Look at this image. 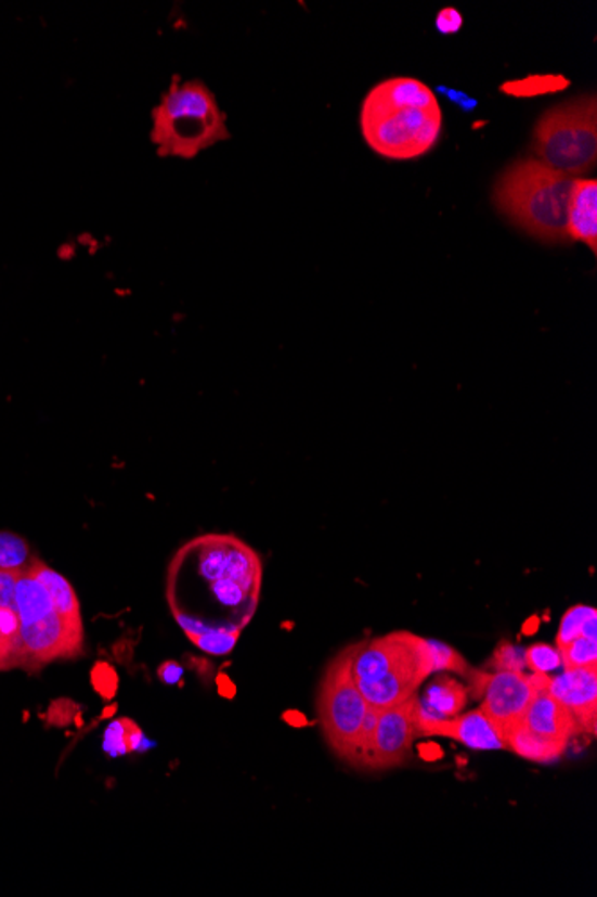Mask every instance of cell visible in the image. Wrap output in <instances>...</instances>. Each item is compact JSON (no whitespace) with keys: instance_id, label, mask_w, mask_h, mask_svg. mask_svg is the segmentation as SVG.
I'll return each mask as SVG.
<instances>
[{"instance_id":"cell-28","label":"cell","mask_w":597,"mask_h":897,"mask_svg":"<svg viewBox=\"0 0 597 897\" xmlns=\"http://www.w3.org/2000/svg\"><path fill=\"white\" fill-rule=\"evenodd\" d=\"M18 574H10L0 569V607L15 610V591Z\"/></svg>"},{"instance_id":"cell-12","label":"cell","mask_w":597,"mask_h":897,"mask_svg":"<svg viewBox=\"0 0 597 897\" xmlns=\"http://www.w3.org/2000/svg\"><path fill=\"white\" fill-rule=\"evenodd\" d=\"M521 722L528 726L531 731H535L536 734L553 740L557 744L567 745L569 740L583 733L571 709L563 706L560 701L551 697L544 690L536 692L535 697L524 712Z\"/></svg>"},{"instance_id":"cell-23","label":"cell","mask_w":597,"mask_h":897,"mask_svg":"<svg viewBox=\"0 0 597 897\" xmlns=\"http://www.w3.org/2000/svg\"><path fill=\"white\" fill-rule=\"evenodd\" d=\"M594 615H597V611L596 607H590V605H574V607L567 611L566 615L562 616L560 627H558V649H563L572 640H576L577 636H582L583 627L587 624L588 618Z\"/></svg>"},{"instance_id":"cell-15","label":"cell","mask_w":597,"mask_h":897,"mask_svg":"<svg viewBox=\"0 0 597 897\" xmlns=\"http://www.w3.org/2000/svg\"><path fill=\"white\" fill-rule=\"evenodd\" d=\"M467 704V690L456 679L450 676L434 677L419 699V718L417 722L453 718Z\"/></svg>"},{"instance_id":"cell-26","label":"cell","mask_w":597,"mask_h":897,"mask_svg":"<svg viewBox=\"0 0 597 897\" xmlns=\"http://www.w3.org/2000/svg\"><path fill=\"white\" fill-rule=\"evenodd\" d=\"M92 684L98 690L99 695L104 699H112L117 693L118 677L115 668L109 667L107 663H98L92 670Z\"/></svg>"},{"instance_id":"cell-16","label":"cell","mask_w":597,"mask_h":897,"mask_svg":"<svg viewBox=\"0 0 597 897\" xmlns=\"http://www.w3.org/2000/svg\"><path fill=\"white\" fill-rule=\"evenodd\" d=\"M503 740H505L506 748L536 764L555 761L566 753L567 748V745L557 744L553 740L536 734L522 722L511 723L510 728H506L503 731Z\"/></svg>"},{"instance_id":"cell-20","label":"cell","mask_w":597,"mask_h":897,"mask_svg":"<svg viewBox=\"0 0 597 897\" xmlns=\"http://www.w3.org/2000/svg\"><path fill=\"white\" fill-rule=\"evenodd\" d=\"M238 636H241L238 627H215L211 631L189 636V638L199 646L200 651L215 654V656H224L235 649Z\"/></svg>"},{"instance_id":"cell-1","label":"cell","mask_w":597,"mask_h":897,"mask_svg":"<svg viewBox=\"0 0 597 897\" xmlns=\"http://www.w3.org/2000/svg\"><path fill=\"white\" fill-rule=\"evenodd\" d=\"M363 139L374 153L388 159H415L439 144L442 110L423 81L392 77L379 82L363 101Z\"/></svg>"},{"instance_id":"cell-6","label":"cell","mask_w":597,"mask_h":897,"mask_svg":"<svg viewBox=\"0 0 597 897\" xmlns=\"http://www.w3.org/2000/svg\"><path fill=\"white\" fill-rule=\"evenodd\" d=\"M351 646L340 652L322 677L316 699L322 733L333 753L351 764L358 733L368 704L358 690L351 672Z\"/></svg>"},{"instance_id":"cell-17","label":"cell","mask_w":597,"mask_h":897,"mask_svg":"<svg viewBox=\"0 0 597 897\" xmlns=\"http://www.w3.org/2000/svg\"><path fill=\"white\" fill-rule=\"evenodd\" d=\"M143 734L133 720L120 718L109 723L104 733V751L109 756H122L126 753H134L142 748Z\"/></svg>"},{"instance_id":"cell-2","label":"cell","mask_w":597,"mask_h":897,"mask_svg":"<svg viewBox=\"0 0 597 897\" xmlns=\"http://www.w3.org/2000/svg\"><path fill=\"white\" fill-rule=\"evenodd\" d=\"M576 178L558 172L538 159H519L499 176L494 203L503 216L544 242L567 236V206Z\"/></svg>"},{"instance_id":"cell-21","label":"cell","mask_w":597,"mask_h":897,"mask_svg":"<svg viewBox=\"0 0 597 897\" xmlns=\"http://www.w3.org/2000/svg\"><path fill=\"white\" fill-rule=\"evenodd\" d=\"M527 654V668H530L533 674L555 672L558 668H563L562 651L557 645H547V643H535L530 649L524 651Z\"/></svg>"},{"instance_id":"cell-18","label":"cell","mask_w":597,"mask_h":897,"mask_svg":"<svg viewBox=\"0 0 597 897\" xmlns=\"http://www.w3.org/2000/svg\"><path fill=\"white\" fill-rule=\"evenodd\" d=\"M29 544L18 534L0 530V569L10 574H22L31 566Z\"/></svg>"},{"instance_id":"cell-3","label":"cell","mask_w":597,"mask_h":897,"mask_svg":"<svg viewBox=\"0 0 597 897\" xmlns=\"http://www.w3.org/2000/svg\"><path fill=\"white\" fill-rule=\"evenodd\" d=\"M351 672L368 706L384 709L414 697L433 674L426 638L399 631L351 646Z\"/></svg>"},{"instance_id":"cell-10","label":"cell","mask_w":597,"mask_h":897,"mask_svg":"<svg viewBox=\"0 0 597 897\" xmlns=\"http://www.w3.org/2000/svg\"><path fill=\"white\" fill-rule=\"evenodd\" d=\"M544 692L571 709L583 733H596L597 667L563 668L557 677H547Z\"/></svg>"},{"instance_id":"cell-29","label":"cell","mask_w":597,"mask_h":897,"mask_svg":"<svg viewBox=\"0 0 597 897\" xmlns=\"http://www.w3.org/2000/svg\"><path fill=\"white\" fill-rule=\"evenodd\" d=\"M158 677L165 684H178L183 677V667L176 662H165L164 665H159Z\"/></svg>"},{"instance_id":"cell-25","label":"cell","mask_w":597,"mask_h":897,"mask_svg":"<svg viewBox=\"0 0 597 897\" xmlns=\"http://www.w3.org/2000/svg\"><path fill=\"white\" fill-rule=\"evenodd\" d=\"M429 652H431V662H433V672L439 670H453V672L467 674L469 667L464 657L459 656L455 649H451L445 643H440L437 640H428Z\"/></svg>"},{"instance_id":"cell-8","label":"cell","mask_w":597,"mask_h":897,"mask_svg":"<svg viewBox=\"0 0 597 897\" xmlns=\"http://www.w3.org/2000/svg\"><path fill=\"white\" fill-rule=\"evenodd\" d=\"M419 699L410 697L404 703L379 709L374 734L371 769H393L403 765L419 739Z\"/></svg>"},{"instance_id":"cell-30","label":"cell","mask_w":597,"mask_h":897,"mask_svg":"<svg viewBox=\"0 0 597 897\" xmlns=\"http://www.w3.org/2000/svg\"><path fill=\"white\" fill-rule=\"evenodd\" d=\"M442 92H445V95L451 99V101H455L458 106L465 110V112H472L476 108V101L472 99L467 98L465 93L455 92V90H447V88H442Z\"/></svg>"},{"instance_id":"cell-22","label":"cell","mask_w":597,"mask_h":897,"mask_svg":"<svg viewBox=\"0 0 597 897\" xmlns=\"http://www.w3.org/2000/svg\"><path fill=\"white\" fill-rule=\"evenodd\" d=\"M562 651L563 668L597 667V640L587 636H577Z\"/></svg>"},{"instance_id":"cell-5","label":"cell","mask_w":597,"mask_h":897,"mask_svg":"<svg viewBox=\"0 0 597 897\" xmlns=\"http://www.w3.org/2000/svg\"><path fill=\"white\" fill-rule=\"evenodd\" d=\"M533 151L538 162L571 178L593 170L597 162L596 95H582L544 113L536 124Z\"/></svg>"},{"instance_id":"cell-4","label":"cell","mask_w":597,"mask_h":897,"mask_svg":"<svg viewBox=\"0 0 597 897\" xmlns=\"http://www.w3.org/2000/svg\"><path fill=\"white\" fill-rule=\"evenodd\" d=\"M225 120V113L206 82L181 81L174 76L169 90L153 110L151 140L164 158L192 159L231 139Z\"/></svg>"},{"instance_id":"cell-13","label":"cell","mask_w":597,"mask_h":897,"mask_svg":"<svg viewBox=\"0 0 597 897\" xmlns=\"http://www.w3.org/2000/svg\"><path fill=\"white\" fill-rule=\"evenodd\" d=\"M567 236L597 252V181L577 178L567 206Z\"/></svg>"},{"instance_id":"cell-9","label":"cell","mask_w":597,"mask_h":897,"mask_svg":"<svg viewBox=\"0 0 597 897\" xmlns=\"http://www.w3.org/2000/svg\"><path fill=\"white\" fill-rule=\"evenodd\" d=\"M22 665H47L81 654L85 636L72 631L56 611L21 624Z\"/></svg>"},{"instance_id":"cell-14","label":"cell","mask_w":597,"mask_h":897,"mask_svg":"<svg viewBox=\"0 0 597 897\" xmlns=\"http://www.w3.org/2000/svg\"><path fill=\"white\" fill-rule=\"evenodd\" d=\"M29 569H31L36 579L40 580L43 588L49 591L54 610H56L57 615L62 616L63 622L70 627L72 631L85 636L81 604H79V599H77L76 591L72 588L70 582L62 574H57L56 569H52L49 564L41 563L38 560H33Z\"/></svg>"},{"instance_id":"cell-24","label":"cell","mask_w":597,"mask_h":897,"mask_svg":"<svg viewBox=\"0 0 597 897\" xmlns=\"http://www.w3.org/2000/svg\"><path fill=\"white\" fill-rule=\"evenodd\" d=\"M527 649L514 645L510 641H501L495 649L489 667L497 672H522L527 668Z\"/></svg>"},{"instance_id":"cell-19","label":"cell","mask_w":597,"mask_h":897,"mask_svg":"<svg viewBox=\"0 0 597 897\" xmlns=\"http://www.w3.org/2000/svg\"><path fill=\"white\" fill-rule=\"evenodd\" d=\"M567 87H569V81L563 76H530L519 81L505 82L501 90L516 98H533V95L560 92Z\"/></svg>"},{"instance_id":"cell-7","label":"cell","mask_w":597,"mask_h":897,"mask_svg":"<svg viewBox=\"0 0 597 897\" xmlns=\"http://www.w3.org/2000/svg\"><path fill=\"white\" fill-rule=\"evenodd\" d=\"M547 676L533 674L524 676L522 672H497L494 676L485 674L481 693L483 704L481 712L491 718L497 731L503 734L511 723L521 722L528 706L535 697L536 692L546 688Z\"/></svg>"},{"instance_id":"cell-11","label":"cell","mask_w":597,"mask_h":897,"mask_svg":"<svg viewBox=\"0 0 597 897\" xmlns=\"http://www.w3.org/2000/svg\"><path fill=\"white\" fill-rule=\"evenodd\" d=\"M417 723H419V736H447L476 751L506 748L503 734L481 709L465 713L462 717L456 715L453 718H439V720Z\"/></svg>"},{"instance_id":"cell-27","label":"cell","mask_w":597,"mask_h":897,"mask_svg":"<svg viewBox=\"0 0 597 897\" xmlns=\"http://www.w3.org/2000/svg\"><path fill=\"white\" fill-rule=\"evenodd\" d=\"M434 26H437V31L440 35H455L462 29L464 26V16L459 13L456 8H444V10H440L439 15H437V21H434Z\"/></svg>"}]
</instances>
